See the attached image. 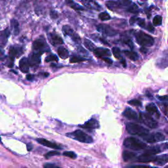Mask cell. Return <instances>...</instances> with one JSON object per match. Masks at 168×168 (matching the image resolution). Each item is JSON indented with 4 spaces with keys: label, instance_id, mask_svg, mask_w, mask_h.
<instances>
[{
    "label": "cell",
    "instance_id": "51",
    "mask_svg": "<svg viewBox=\"0 0 168 168\" xmlns=\"http://www.w3.org/2000/svg\"><path fill=\"white\" fill-rule=\"evenodd\" d=\"M122 64H123V66H124V67H126V63H125V60L124 59H122Z\"/></svg>",
    "mask_w": 168,
    "mask_h": 168
},
{
    "label": "cell",
    "instance_id": "50",
    "mask_svg": "<svg viewBox=\"0 0 168 168\" xmlns=\"http://www.w3.org/2000/svg\"><path fill=\"white\" fill-rule=\"evenodd\" d=\"M27 148L28 151H30L32 149V146L30 145H30H27Z\"/></svg>",
    "mask_w": 168,
    "mask_h": 168
},
{
    "label": "cell",
    "instance_id": "27",
    "mask_svg": "<svg viewBox=\"0 0 168 168\" xmlns=\"http://www.w3.org/2000/svg\"><path fill=\"white\" fill-rule=\"evenodd\" d=\"M161 150L160 149V148L159 147H154L150 148L149 150H148V151H147L145 152L147 154H151V155H156V154H158L160 152H161Z\"/></svg>",
    "mask_w": 168,
    "mask_h": 168
},
{
    "label": "cell",
    "instance_id": "34",
    "mask_svg": "<svg viewBox=\"0 0 168 168\" xmlns=\"http://www.w3.org/2000/svg\"><path fill=\"white\" fill-rule=\"evenodd\" d=\"M63 156L70 158L72 159H76L77 158V155L75 152L72 151H65L63 152Z\"/></svg>",
    "mask_w": 168,
    "mask_h": 168
},
{
    "label": "cell",
    "instance_id": "14",
    "mask_svg": "<svg viewBox=\"0 0 168 168\" xmlns=\"http://www.w3.org/2000/svg\"><path fill=\"white\" fill-rule=\"evenodd\" d=\"M123 115L125 118L129 119H132V120H137L139 119L137 112L131 108H127L123 112Z\"/></svg>",
    "mask_w": 168,
    "mask_h": 168
},
{
    "label": "cell",
    "instance_id": "6",
    "mask_svg": "<svg viewBox=\"0 0 168 168\" xmlns=\"http://www.w3.org/2000/svg\"><path fill=\"white\" fill-rule=\"evenodd\" d=\"M97 30L99 32L104 34L107 36H114L118 34L117 31L115 30L114 29L109 25H105V24H100V25H97Z\"/></svg>",
    "mask_w": 168,
    "mask_h": 168
},
{
    "label": "cell",
    "instance_id": "10",
    "mask_svg": "<svg viewBox=\"0 0 168 168\" xmlns=\"http://www.w3.org/2000/svg\"><path fill=\"white\" fill-rule=\"evenodd\" d=\"M80 127L83 128H86V129H98L100 127V125L99 122L97 120V119L95 118H91L89 120L86 122L85 124L82 125H80Z\"/></svg>",
    "mask_w": 168,
    "mask_h": 168
},
{
    "label": "cell",
    "instance_id": "53",
    "mask_svg": "<svg viewBox=\"0 0 168 168\" xmlns=\"http://www.w3.org/2000/svg\"><path fill=\"white\" fill-rule=\"evenodd\" d=\"M166 168H167V167H166Z\"/></svg>",
    "mask_w": 168,
    "mask_h": 168
},
{
    "label": "cell",
    "instance_id": "23",
    "mask_svg": "<svg viewBox=\"0 0 168 168\" xmlns=\"http://www.w3.org/2000/svg\"><path fill=\"white\" fill-rule=\"evenodd\" d=\"M11 26L12 29L13 30V33L15 35H17L19 34L20 30H19V22H18L15 19H12L11 21Z\"/></svg>",
    "mask_w": 168,
    "mask_h": 168
},
{
    "label": "cell",
    "instance_id": "22",
    "mask_svg": "<svg viewBox=\"0 0 168 168\" xmlns=\"http://www.w3.org/2000/svg\"><path fill=\"white\" fill-rule=\"evenodd\" d=\"M146 109L148 112L151 114H156L158 117L160 116V112L157 109L156 106L153 103L148 104L146 107Z\"/></svg>",
    "mask_w": 168,
    "mask_h": 168
},
{
    "label": "cell",
    "instance_id": "7",
    "mask_svg": "<svg viewBox=\"0 0 168 168\" xmlns=\"http://www.w3.org/2000/svg\"><path fill=\"white\" fill-rule=\"evenodd\" d=\"M63 31L66 35H68L70 38L72 39L74 41L77 42V43H80L81 41V38L79 35H77L72 29L70 26L65 25L63 27Z\"/></svg>",
    "mask_w": 168,
    "mask_h": 168
},
{
    "label": "cell",
    "instance_id": "8",
    "mask_svg": "<svg viewBox=\"0 0 168 168\" xmlns=\"http://www.w3.org/2000/svg\"><path fill=\"white\" fill-rule=\"evenodd\" d=\"M95 55L100 58L103 57H109L111 56V53L109 49H105V48H100L96 47L93 51Z\"/></svg>",
    "mask_w": 168,
    "mask_h": 168
},
{
    "label": "cell",
    "instance_id": "49",
    "mask_svg": "<svg viewBox=\"0 0 168 168\" xmlns=\"http://www.w3.org/2000/svg\"><path fill=\"white\" fill-rule=\"evenodd\" d=\"M26 79L28 80H30L31 81V80H32L34 79V76H32V75H27Z\"/></svg>",
    "mask_w": 168,
    "mask_h": 168
},
{
    "label": "cell",
    "instance_id": "48",
    "mask_svg": "<svg viewBox=\"0 0 168 168\" xmlns=\"http://www.w3.org/2000/svg\"><path fill=\"white\" fill-rule=\"evenodd\" d=\"M158 99L160 100H167V95H165V96H163V97H158Z\"/></svg>",
    "mask_w": 168,
    "mask_h": 168
},
{
    "label": "cell",
    "instance_id": "21",
    "mask_svg": "<svg viewBox=\"0 0 168 168\" xmlns=\"http://www.w3.org/2000/svg\"><path fill=\"white\" fill-rule=\"evenodd\" d=\"M57 53H58V56L63 59L67 58L69 56L68 51L67 49H65V48L63 47H58V49H57Z\"/></svg>",
    "mask_w": 168,
    "mask_h": 168
},
{
    "label": "cell",
    "instance_id": "36",
    "mask_svg": "<svg viewBox=\"0 0 168 168\" xmlns=\"http://www.w3.org/2000/svg\"><path fill=\"white\" fill-rule=\"evenodd\" d=\"M58 57L55 55H50L48 57H46L45 58V62H51V61H56V62H58Z\"/></svg>",
    "mask_w": 168,
    "mask_h": 168
},
{
    "label": "cell",
    "instance_id": "32",
    "mask_svg": "<svg viewBox=\"0 0 168 168\" xmlns=\"http://www.w3.org/2000/svg\"><path fill=\"white\" fill-rule=\"evenodd\" d=\"M162 22V17L160 15L155 16L153 19V24L155 26H160Z\"/></svg>",
    "mask_w": 168,
    "mask_h": 168
},
{
    "label": "cell",
    "instance_id": "28",
    "mask_svg": "<svg viewBox=\"0 0 168 168\" xmlns=\"http://www.w3.org/2000/svg\"><path fill=\"white\" fill-rule=\"evenodd\" d=\"M112 53H113V55L118 60H122V57L121 55V51H120V49H119L118 47H113L112 48Z\"/></svg>",
    "mask_w": 168,
    "mask_h": 168
},
{
    "label": "cell",
    "instance_id": "3",
    "mask_svg": "<svg viewBox=\"0 0 168 168\" xmlns=\"http://www.w3.org/2000/svg\"><path fill=\"white\" fill-rule=\"evenodd\" d=\"M67 136L74 140L83 143L89 144L93 142V138L91 136L87 135V133H85V132H83L80 129L76 130L73 132H71V133H68L67 134Z\"/></svg>",
    "mask_w": 168,
    "mask_h": 168
},
{
    "label": "cell",
    "instance_id": "13",
    "mask_svg": "<svg viewBox=\"0 0 168 168\" xmlns=\"http://www.w3.org/2000/svg\"><path fill=\"white\" fill-rule=\"evenodd\" d=\"M156 158V156L154 155H151L147 153H143L141 155H140L139 157L137 158V161L142 163H147L151 162V161H153L154 159Z\"/></svg>",
    "mask_w": 168,
    "mask_h": 168
},
{
    "label": "cell",
    "instance_id": "40",
    "mask_svg": "<svg viewBox=\"0 0 168 168\" xmlns=\"http://www.w3.org/2000/svg\"><path fill=\"white\" fill-rule=\"evenodd\" d=\"M124 43L125 44H127L131 49H133V47H134V45H133V42H132V41L129 39H125L124 40Z\"/></svg>",
    "mask_w": 168,
    "mask_h": 168
},
{
    "label": "cell",
    "instance_id": "47",
    "mask_svg": "<svg viewBox=\"0 0 168 168\" xmlns=\"http://www.w3.org/2000/svg\"><path fill=\"white\" fill-rule=\"evenodd\" d=\"M140 51H141V52L144 53H147L148 52V49H147L146 47H141V49H140Z\"/></svg>",
    "mask_w": 168,
    "mask_h": 168
},
{
    "label": "cell",
    "instance_id": "11",
    "mask_svg": "<svg viewBox=\"0 0 168 168\" xmlns=\"http://www.w3.org/2000/svg\"><path fill=\"white\" fill-rule=\"evenodd\" d=\"M36 141L38 142H39L40 144H41V145H44L45 147H47L51 148H53V149H55V150H61L63 148L62 147L59 146L58 145H57V144L52 142L49 141H47L45 139H36Z\"/></svg>",
    "mask_w": 168,
    "mask_h": 168
},
{
    "label": "cell",
    "instance_id": "24",
    "mask_svg": "<svg viewBox=\"0 0 168 168\" xmlns=\"http://www.w3.org/2000/svg\"><path fill=\"white\" fill-rule=\"evenodd\" d=\"M135 156H136V154L135 153L131 152L130 151H125L122 154L123 159L125 161H128L129 160H133L135 158Z\"/></svg>",
    "mask_w": 168,
    "mask_h": 168
},
{
    "label": "cell",
    "instance_id": "39",
    "mask_svg": "<svg viewBox=\"0 0 168 168\" xmlns=\"http://www.w3.org/2000/svg\"><path fill=\"white\" fill-rule=\"evenodd\" d=\"M137 22L138 25H139L140 27L145 28V19H139V18H137Z\"/></svg>",
    "mask_w": 168,
    "mask_h": 168
},
{
    "label": "cell",
    "instance_id": "1",
    "mask_svg": "<svg viewBox=\"0 0 168 168\" xmlns=\"http://www.w3.org/2000/svg\"><path fill=\"white\" fill-rule=\"evenodd\" d=\"M124 146L127 148L133 150V151H141L147 147L145 142L136 139L134 137H128L124 141Z\"/></svg>",
    "mask_w": 168,
    "mask_h": 168
},
{
    "label": "cell",
    "instance_id": "52",
    "mask_svg": "<svg viewBox=\"0 0 168 168\" xmlns=\"http://www.w3.org/2000/svg\"><path fill=\"white\" fill-rule=\"evenodd\" d=\"M0 142H1V138H0Z\"/></svg>",
    "mask_w": 168,
    "mask_h": 168
},
{
    "label": "cell",
    "instance_id": "12",
    "mask_svg": "<svg viewBox=\"0 0 168 168\" xmlns=\"http://www.w3.org/2000/svg\"><path fill=\"white\" fill-rule=\"evenodd\" d=\"M32 46H33V49L34 50L42 51V52H43V50H44L45 48L48 47V46L45 44V41L42 39L35 40L34 41Z\"/></svg>",
    "mask_w": 168,
    "mask_h": 168
},
{
    "label": "cell",
    "instance_id": "43",
    "mask_svg": "<svg viewBox=\"0 0 168 168\" xmlns=\"http://www.w3.org/2000/svg\"><path fill=\"white\" fill-rule=\"evenodd\" d=\"M51 16L52 19H57L58 17V14L56 11H51Z\"/></svg>",
    "mask_w": 168,
    "mask_h": 168
},
{
    "label": "cell",
    "instance_id": "16",
    "mask_svg": "<svg viewBox=\"0 0 168 168\" xmlns=\"http://www.w3.org/2000/svg\"><path fill=\"white\" fill-rule=\"evenodd\" d=\"M19 68L24 73H26L29 71L30 64L27 58L24 57L21 60L19 63Z\"/></svg>",
    "mask_w": 168,
    "mask_h": 168
},
{
    "label": "cell",
    "instance_id": "9",
    "mask_svg": "<svg viewBox=\"0 0 168 168\" xmlns=\"http://www.w3.org/2000/svg\"><path fill=\"white\" fill-rule=\"evenodd\" d=\"M81 2L83 5L90 9L99 11L102 9L100 5H99L95 0H81Z\"/></svg>",
    "mask_w": 168,
    "mask_h": 168
},
{
    "label": "cell",
    "instance_id": "54",
    "mask_svg": "<svg viewBox=\"0 0 168 168\" xmlns=\"http://www.w3.org/2000/svg\"><path fill=\"white\" fill-rule=\"evenodd\" d=\"M143 1H145V0H143Z\"/></svg>",
    "mask_w": 168,
    "mask_h": 168
},
{
    "label": "cell",
    "instance_id": "29",
    "mask_svg": "<svg viewBox=\"0 0 168 168\" xmlns=\"http://www.w3.org/2000/svg\"><path fill=\"white\" fill-rule=\"evenodd\" d=\"M19 52H21L19 51V49H17V48H15L13 47H11L9 50V55H10L11 58L13 59L15 57H17L18 54H19Z\"/></svg>",
    "mask_w": 168,
    "mask_h": 168
},
{
    "label": "cell",
    "instance_id": "38",
    "mask_svg": "<svg viewBox=\"0 0 168 168\" xmlns=\"http://www.w3.org/2000/svg\"><path fill=\"white\" fill-rule=\"evenodd\" d=\"M57 155H60V152L57 151H49V152H47V154H45V157L46 158H49L50 157L52 156H57Z\"/></svg>",
    "mask_w": 168,
    "mask_h": 168
},
{
    "label": "cell",
    "instance_id": "45",
    "mask_svg": "<svg viewBox=\"0 0 168 168\" xmlns=\"http://www.w3.org/2000/svg\"><path fill=\"white\" fill-rule=\"evenodd\" d=\"M103 60V61H105L106 63H109V64H112V60L109 58V57H103V58H101Z\"/></svg>",
    "mask_w": 168,
    "mask_h": 168
},
{
    "label": "cell",
    "instance_id": "15",
    "mask_svg": "<svg viewBox=\"0 0 168 168\" xmlns=\"http://www.w3.org/2000/svg\"><path fill=\"white\" fill-rule=\"evenodd\" d=\"M30 66L31 67H35V66L38 65L41 62L40 55L38 53H33L32 55L30 56L28 59Z\"/></svg>",
    "mask_w": 168,
    "mask_h": 168
},
{
    "label": "cell",
    "instance_id": "41",
    "mask_svg": "<svg viewBox=\"0 0 168 168\" xmlns=\"http://www.w3.org/2000/svg\"><path fill=\"white\" fill-rule=\"evenodd\" d=\"M44 168H61L57 166H56L55 164H51V163H46L44 164Z\"/></svg>",
    "mask_w": 168,
    "mask_h": 168
},
{
    "label": "cell",
    "instance_id": "2",
    "mask_svg": "<svg viewBox=\"0 0 168 168\" xmlns=\"http://www.w3.org/2000/svg\"><path fill=\"white\" fill-rule=\"evenodd\" d=\"M126 130L129 134L139 135L141 137H145L149 133L148 129L139 124L134 123L127 124V125H126Z\"/></svg>",
    "mask_w": 168,
    "mask_h": 168
},
{
    "label": "cell",
    "instance_id": "46",
    "mask_svg": "<svg viewBox=\"0 0 168 168\" xmlns=\"http://www.w3.org/2000/svg\"><path fill=\"white\" fill-rule=\"evenodd\" d=\"M137 18L136 16H133V17H131V19H130L129 22H130L131 25H133V24L135 22H137Z\"/></svg>",
    "mask_w": 168,
    "mask_h": 168
},
{
    "label": "cell",
    "instance_id": "18",
    "mask_svg": "<svg viewBox=\"0 0 168 168\" xmlns=\"http://www.w3.org/2000/svg\"><path fill=\"white\" fill-rule=\"evenodd\" d=\"M167 161H168V155L166 154L162 156H156V158L153 161V162L156 165L163 166L167 163Z\"/></svg>",
    "mask_w": 168,
    "mask_h": 168
},
{
    "label": "cell",
    "instance_id": "17",
    "mask_svg": "<svg viewBox=\"0 0 168 168\" xmlns=\"http://www.w3.org/2000/svg\"><path fill=\"white\" fill-rule=\"evenodd\" d=\"M105 4L106 7L112 11H116L118 9L122 8L121 3L119 2H118L111 1V0H109V1L106 2Z\"/></svg>",
    "mask_w": 168,
    "mask_h": 168
},
{
    "label": "cell",
    "instance_id": "25",
    "mask_svg": "<svg viewBox=\"0 0 168 168\" xmlns=\"http://www.w3.org/2000/svg\"><path fill=\"white\" fill-rule=\"evenodd\" d=\"M124 53L126 57H128L129 59L132 60V61H137V60L139 58L138 54L133 51H124Z\"/></svg>",
    "mask_w": 168,
    "mask_h": 168
},
{
    "label": "cell",
    "instance_id": "20",
    "mask_svg": "<svg viewBox=\"0 0 168 168\" xmlns=\"http://www.w3.org/2000/svg\"><path fill=\"white\" fill-rule=\"evenodd\" d=\"M65 2L68 5H69L72 9H73L76 11H83L84 10V8L82 7V6L76 3V2L73 1V0H65Z\"/></svg>",
    "mask_w": 168,
    "mask_h": 168
},
{
    "label": "cell",
    "instance_id": "42",
    "mask_svg": "<svg viewBox=\"0 0 168 168\" xmlns=\"http://www.w3.org/2000/svg\"><path fill=\"white\" fill-rule=\"evenodd\" d=\"M128 168H157L155 167H151V166H131L128 167Z\"/></svg>",
    "mask_w": 168,
    "mask_h": 168
},
{
    "label": "cell",
    "instance_id": "31",
    "mask_svg": "<svg viewBox=\"0 0 168 168\" xmlns=\"http://www.w3.org/2000/svg\"><path fill=\"white\" fill-rule=\"evenodd\" d=\"M127 11L130 12V13H136L139 11V9L138 8V7L135 3H131L128 7V9H127Z\"/></svg>",
    "mask_w": 168,
    "mask_h": 168
},
{
    "label": "cell",
    "instance_id": "26",
    "mask_svg": "<svg viewBox=\"0 0 168 168\" xmlns=\"http://www.w3.org/2000/svg\"><path fill=\"white\" fill-rule=\"evenodd\" d=\"M84 45H85L87 49L91 51H93L96 48L95 45L93 44V42H91L89 40H87V39H84Z\"/></svg>",
    "mask_w": 168,
    "mask_h": 168
},
{
    "label": "cell",
    "instance_id": "5",
    "mask_svg": "<svg viewBox=\"0 0 168 168\" xmlns=\"http://www.w3.org/2000/svg\"><path fill=\"white\" fill-rule=\"evenodd\" d=\"M139 119L140 120V122L143 123L149 128L154 129L158 127V123L156 122V121L147 113L141 112L139 114Z\"/></svg>",
    "mask_w": 168,
    "mask_h": 168
},
{
    "label": "cell",
    "instance_id": "35",
    "mask_svg": "<svg viewBox=\"0 0 168 168\" xmlns=\"http://www.w3.org/2000/svg\"><path fill=\"white\" fill-rule=\"evenodd\" d=\"M86 59L82 57H72L70 60V62L71 63H80V62H83L85 61Z\"/></svg>",
    "mask_w": 168,
    "mask_h": 168
},
{
    "label": "cell",
    "instance_id": "37",
    "mask_svg": "<svg viewBox=\"0 0 168 168\" xmlns=\"http://www.w3.org/2000/svg\"><path fill=\"white\" fill-rule=\"evenodd\" d=\"M128 103L132 106H142L141 102L137 99L131 100L128 102Z\"/></svg>",
    "mask_w": 168,
    "mask_h": 168
},
{
    "label": "cell",
    "instance_id": "30",
    "mask_svg": "<svg viewBox=\"0 0 168 168\" xmlns=\"http://www.w3.org/2000/svg\"><path fill=\"white\" fill-rule=\"evenodd\" d=\"M154 135V138L155 142H160V141H163L165 140L166 137L165 136L161 133H156Z\"/></svg>",
    "mask_w": 168,
    "mask_h": 168
},
{
    "label": "cell",
    "instance_id": "44",
    "mask_svg": "<svg viewBox=\"0 0 168 168\" xmlns=\"http://www.w3.org/2000/svg\"><path fill=\"white\" fill-rule=\"evenodd\" d=\"M147 29L148 30V31L151 32H152L154 31V26H152V24H151V23H149V24H148V26H147Z\"/></svg>",
    "mask_w": 168,
    "mask_h": 168
},
{
    "label": "cell",
    "instance_id": "4",
    "mask_svg": "<svg viewBox=\"0 0 168 168\" xmlns=\"http://www.w3.org/2000/svg\"><path fill=\"white\" fill-rule=\"evenodd\" d=\"M135 39L137 43L142 47H151L154 44V40L151 35L142 31L136 34Z\"/></svg>",
    "mask_w": 168,
    "mask_h": 168
},
{
    "label": "cell",
    "instance_id": "19",
    "mask_svg": "<svg viewBox=\"0 0 168 168\" xmlns=\"http://www.w3.org/2000/svg\"><path fill=\"white\" fill-rule=\"evenodd\" d=\"M49 40L52 45H55L57 44H64L63 40L59 36V35L55 34H50Z\"/></svg>",
    "mask_w": 168,
    "mask_h": 168
},
{
    "label": "cell",
    "instance_id": "33",
    "mask_svg": "<svg viewBox=\"0 0 168 168\" xmlns=\"http://www.w3.org/2000/svg\"><path fill=\"white\" fill-rule=\"evenodd\" d=\"M99 18L101 21H108L111 19V17L109 13H107L106 12H103L100 13L99 15Z\"/></svg>",
    "mask_w": 168,
    "mask_h": 168
}]
</instances>
